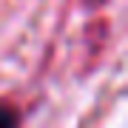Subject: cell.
<instances>
[{
	"label": "cell",
	"instance_id": "1",
	"mask_svg": "<svg viewBox=\"0 0 128 128\" xmlns=\"http://www.w3.org/2000/svg\"><path fill=\"white\" fill-rule=\"evenodd\" d=\"M0 128H17V108L12 102H0Z\"/></svg>",
	"mask_w": 128,
	"mask_h": 128
}]
</instances>
